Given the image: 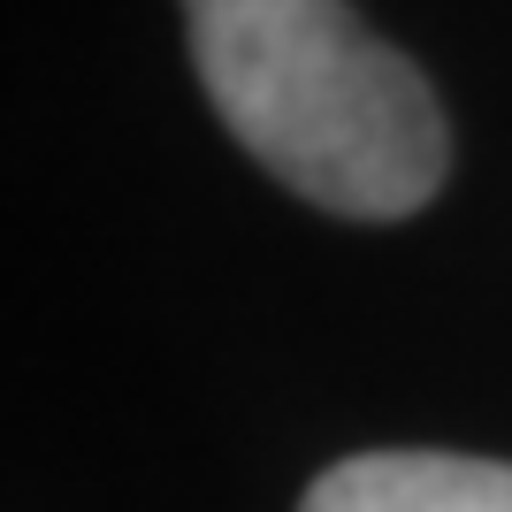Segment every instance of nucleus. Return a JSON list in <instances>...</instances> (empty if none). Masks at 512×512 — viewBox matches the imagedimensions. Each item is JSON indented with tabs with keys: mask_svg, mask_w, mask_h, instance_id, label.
Instances as JSON below:
<instances>
[{
	"mask_svg": "<svg viewBox=\"0 0 512 512\" xmlns=\"http://www.w3.org/2000/svg\"><path fill=\"white\" fill-rule=\"evenodd\" d=\"M214 115L260 169L352 222L428 207L451 169L428 77L352 0H184Z\"/></svg>",
	"mask_w": 512,
	"mask_h": 512,
	"instance_id": "nucleus-1",
	"label": "nucleus"
},
{
	"mask_svg": "<svg viewBox=\"0 0 512 512\" xmlns=\"http://www.w3.org/2000/svg\"><path fill=\"white\" fill-rule=\"evenodd\" d=\"M299 512H512V467L459 451H360L321 474Z\"/></svg>",
	"mask_w": 512,
	"mask_h": 512,
	"instance_id": "nucleus-2",
	"label": "nucleus"
}]
</instances>
